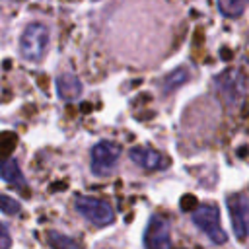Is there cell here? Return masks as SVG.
I'll use <instances>...</instances> for the list:
<instances>
[{"label": "cell", "mask_w": 249, "mask_h": 249, "mask_svg": "<svg viewBox=\"0 0 249 249\" xmlns=\"http://www.w3.org/2000/svg\"><path fill=\"white\" fill-rule=\"evenodd\" d=\"M19 202L16 200V198H12V196H8V195H0V210L4 212V214H18L19 212Z\"/></svg>", "instance_id": "cell-13"}, {"label": "cell", "mask_w": 249, "mask_h": 249, "mask_svg": "<svg viewBox=\"0 0 249 249\" xmlns=\"http://www.w3.org/2000/svg\"><path fill=\"white\" fill-rule=\"evenodd\" d=\"M228 210H230L235 237L237 239L249 237V200L239 193L230 195L228 196Z\"/></svg>", "instance_id": "cell-4"}, {"label": "cell", "mask_w": 249, "mask_h": 249, "mask_svg": "<svg viewBox=\"0 0 249 249\" xmlns=\"http://www.w3.org/2000/svg\"><path fill=\"white\" fill-rule=\"evenodd\" d=\"M146 249H171L169 239V222L163 216H152L146 233H144Z\"/></svg>", "instance_id": "cell-6"}, {"label": "cell", "mask_w": 249, "mask_h": 249, "mask_svg": "<svg viewBox=\"0 0 249 249\" xmlns=\"http://www.w3.org/2000/svg\"><path fill=\"white\" fill-rule=\"evenodd\" d=\"M0 177L6 181V183H10V185H14V187H18V189H23L25 187V177H23V173L19 171V165H18V161L16 160H12V158H0Z\"/></svg>", "instance_id": "cell-8"}, {"label": "cell", "mask_w": 249, "mask_h": 249, "mask_svg": "<svg viewBox=\"0 0 249 249\" xmlns=\"http://www.w3.org/2000/svg\"><path fill=\"white\" fill-rule=\"evenodd\" d=\"M218 10L226 18H237L245 10V4L243 2H233V0H220L218 2Z\"/></svg>", "instance_id": "cell-11"}, {"label": "cell", "mask_w": 249, "mask_h": 249, "mask_svg": "<svg viewBox=\"0 0 249 249\" xmlns=\"http://www.w3.org/2000/svg\"><path fill=\"white\" fill-rule=\"evenodd\" d=\"M128 156H130V160L134 163H138L140 167H144L148 171H160V169H165L169 165V160L163 154H160V152H156L152 148H144V146L132 148L128 152Z\"/></svg>", "instance_id": "cell-7"}, {"label": "cell", "mask_w": 249, "mask_h": 249, "mask_svg": "<svg viewBox=\"0 0 249 249\" xmlns=\"http://www.w3.org/2000/svg\"><path fill=\"white\" fill-rule=\"evenodd\" d=\"M56 91H58V95L62 99L72 101L82 93V84L74 74H62L56 80Z\"/></svg>", "instance_id": "cell-9"}, {"label": "cell", "mask_w": 249, "mask_h": 249, "mask_svg": "<svg viewBox=\"0 0 249 249\" xmlns=\"http://www.w3.org/2000/svg\"><path fill=\"white\" fill-rule=\"evenodd\" d=\"M193 202H195V198H193V196H189V198L185 196V198H183V208H191V206H193Z\"/></svg>", "instance_id": "cell-15"}, {"label": "cell", "mask_w": 249, "mask_h": 249, "mask_svg": "<svg viewBox=\"0 0 249 249\" xmlns=\"http://www.w3.org/2000/svg\"><path fill=\"white\" fill-rule=\"evenodd\" d=\"M76 210L93 226H107L115 220L113 216V208L101 200V198H93V196H78L74 202Z\"/></svg>", "instance_id": "cell-3"}, {"label": "cell", "mask_w": 249, "mask_h": 249, "mask_svg": "<svg viewBox=\"0 0 249 249\" xmlns=\"http://www.w3.org/2000/svg\"><path fill=\"white\" fill-rule=\"evenodd\" d=\"M187 76H189V72H187L185 68H177L175 72H171V74L165 78V82H163V89H165V91L175 89L177 86H181L183 82H187Z\"/></svg>", "instance_id": "cell-12"}, {"label": "cell", "mask_w": 249, "mask_h": 249, "mask_svg": "<svg viewBox=\"0 0 249 249\" xmlns=\"http://www.w3.org/2000/svg\"><path fill=\"white\" fill-rule=\"evenodd\" d=\"M47 243L53 249H84L78 239L64 235V233H58V231H47Z\"/></svg>", "instance_id": "cell-10"}, {"label": "cell", "mask_w": 249, "mask_h": 249, "mask_svg": "<svg viewBox=\"0 0 249 249\" xmlns=\"http://www.w3.org/2000/svg\"><path fill=\"white\" fill-rule=\"evenodd\" d=\"M47 45H49V29L39 21L29 23L19 37V53L25 60L31 62H39L45 56Z\"/></svg>", "instance_id": "cell-1"}, {"label": "cell", "mask_w": 249, "mask_h": 249, "mask_svg": "<svg viewBox=\"0 0 249 249\" xmlns=\"http://www.w3.org/2000/svg\"><path fill=\"white\" fill-rule=\"evenodd\" d=\"M12 245V239H10V233L6 230V226L0 222V249H10Z\"/></svg>", "instance_id": "cell-14"}, {"label": "cell", "mask_w": 249, "mask_h": 249, "mask_svg": "<svg viewBox=\"0 0 249 249\" xmlns=\"http://www.w3.org/2000/svg\"><path fill=\"white\" fill-rule=\"evenodd\" d=\"M191 218H193L195 226L198 230H202L212 243H216V245L226 243L228 235L220 226V212H218V208L214 204H198L193 210Z\"/></svg>", "instance_id": "cell-2"}, {"label": "cell", "mask_w": 249, "mask_h": 249, "mask_svg": "<svg viewBox=\"0 0 249 249\" xmlns=\"http://www.w3.org/2000/svg\"><path fill=\"white\" fill-rule=\"evenodd\" d=\"M121 146L113 142H99L91 150V171L95 175H107L119 161Z\"/></svg>", "instance_id": "cell-5"}]
</instances>
